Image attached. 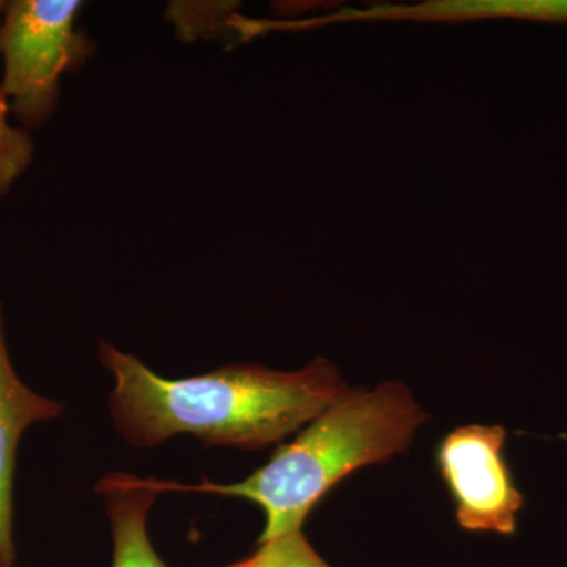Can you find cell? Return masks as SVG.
<instances>
[{"mask_svg": "<svg viewBox=\"0 0 567 567\" xmlns=\"http://www.w3.org/2000/svg\"><path fill=\"white\" fill-rule=\"evenodd\" d=\"M495 18L567 24V0H429L416 6L375 3L369 9H346L324 18L293 22L286 29L346 21L461 22Z\"/></svg>", "mask_w": 567, "mask_h": 567, "instance_id": "cell-6", "label": "cell"}, {"mask_svg": "<svg viewBox=\"0 0 567 567\" xmlns=\"http://www.w3.org/2000/svg\"><path fill=\"white\" fill-rule=\"evenodd\" d=\"M6 2H0V25ZM9 100L0 87V197L7 196L14 183L31 166L35 142L31 134L10 122Z\"/></svg>", "mask_w": 567, "mask_h": 567, "instance_id": "cell-8", "label": "cell"}, {"mask_svg": "<svg viewBox=\"0 0 567 567\" xmlns=\"http://www.w3.org/2000/svg\"><path fill=\"white\" fill-rule=\"evenodd\" d=\"M114 537L112 567H167L153 550L147 535L148 511L159 494L153 480L110 475L100 481Z\"/></svg>", "mask_w": 567, "mask_h": 567, "instance_id": "cell-7", "label": "cell"}, {"mask_svg": "<svg viewBox=\"0 0 567 567\" xmlns=\"http://www.w3.org/2000/svg\"><path fill=\"white\" fill-rule=\"evenodd\" d=\"M81 9L78 0L6 2L0 25V87L25 132L54 117L63 74L84 69L96 52L95 40L76 28Z\"/></svg>", "mask_w": 567, "mask_h": 567, "instance_id": "cell-3", "label": "cell"}, {"mask_svg": "<svg viewBox=\"0 0 567 567\" xmlns=\"http://www.w3.org/2000/svg\"><path fill=\"white\" fill-rule=\"evenodd\" d=\"M100 360L115 380L112 420L137 447L188 434L204 445L262 450L305 427L352 390L323 358L295 372L233 364L182 380L163 379L133 354L104 342Z\"/></svg>", "mask_w": 567, "mask_h": 567, "instance_id": "cell-1", "label": "cell"}, {"mask_svg": "<svg viewBox=\"0 0 567 567\" xmlns=\"http://www.w3.org/2000/svg\"><path fill=\"white\" fill-rule=\"evenodd\" d=\"M0 567H13V563L6 561V559L0 558Z\"/></svg>", "mask_w": 567, "mask_h": 567, "instance_id": "cell-10", "label": "cell"}, {"mask_svg": "<svg viewBox=\"0 0 567 567\" xmlns=\"http://www.w3.org/2000/svg\"><path fill=\"white\" fill-rule=\"evenodd\" d=\"M502 425L468 424L440 442L436 465L454 502L458 527L511 536L525 498L505 457Z\"/></svg>", "mask_w": 567, "mask_h": 567, "instance_id": "cell-4", "label": "cell"}, {"mask_svg": "<svg viewBox=\"0 0 567 567\" xmlns=\"http://www.w3.org/2000/svg\"><path fill=\"white\" fill-rule=\"evenodd\" d=\"M427 420L404 383L391 380L371 390H350L240 483L181 486L155 481V486L159 492H208L256 503L265 514L262 544L303 532L312 507L336 484L363 466L404 454Z\"/></svg>", "mask_w": 567, "mask_h": 567, "instance_id": "cell-2", "label": "cell"}, {"mask_svg": "<svg viewBox=\"0 0 567 567\" xmlns=\"http://www.w3.org/2000/svg\"><path fill=\"white\" fill-rule=\"evenodd\" d=\"M62 404L29 390L11 365L0 308V558L13 563V476L18 443L32 424L61 415Z\"/></svg>", "mask_w": 567, "mask_h": 567, "instance_id": "cell-5", "label": "cell"}, {"mask_svg": "<svg viewBox=\"0 0 567 567\" xmlns=\"http://www.w3.org/2000/svg\"><path fill=\"white\" fill-rule=\"evenodd\" d=\"M244 567H331L312 548L303 532L289 533L260 544L259 550L241 561Z\"/></svg>", "mask_w": 567, "mask_h": 567, "instance_id": "cell-9", "label": "cell"}]
</instances>
